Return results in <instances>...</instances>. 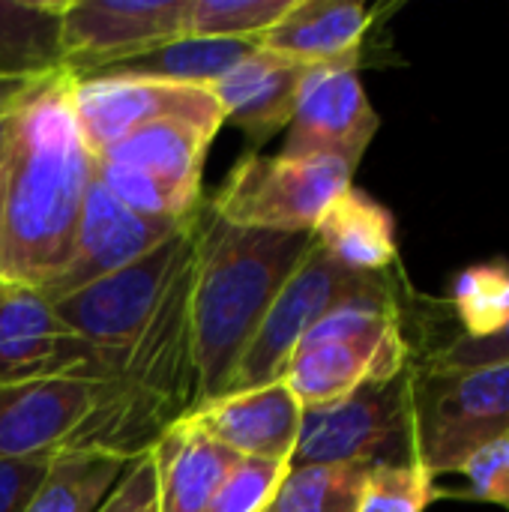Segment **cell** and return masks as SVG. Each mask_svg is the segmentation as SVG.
Listing matches in <instances>:
<instances>
[{
  "mask_svg": "<svg viewBox=\"0 0 509 512\" xmlns=\"http://www.w3.org/2000/svg\"><path fill=\"white\" fill-rule=\"evenodd\" d=\"M198 210L186 225H180L171 237H165L159 246H153L147 255H141L129 267H123V270H117L63 300H54L57 315L93 351L96 378L117 381L120 363H123L126 351L132 348L135 336L141 333L147 318L156 312L171 279L192 258Z\"/></svg>",
  "mask_w": 509,
  "mask_h": 512,
  "instance_id": "8992f818",
  "label": "cell"
},
{
  "mask_svg": "<svg viewBox=\"0 0 509 512\" xmlns=\"http://www.w3.org/2000/svg\"><path fill=\"white\" fill-rule=\"evenodd\" d=\"M402 270L390 273H351L339 267L315 240L294 270V276L285 282L279 297L273 300L267 318L261 321L255 339L249 342L246 354L240 357L228 390H246L261 387L270 381H279L288 357L294 354L297 342L336 306L363 300V297H384L393 294L402 285Z\"/></svg>",
  "mask_w": 509,
  "mask_h": 512,
  "instance_id": "ba28073f",
  "label": "cell"
},
{
  "mask_svg": "<svg viewBox=\"0 0 509 512\" xmlns=\"http://www.w3.org/2000/svg\"><path fill=\"white\" fill-rule=\"evenodd\" d=\"M372 18L369 6L351 0H294L288 15L255 42L306 66L360 60Z\"/></svg>",
  "mask_w": 509,
  "mask_h": 512,
  "instance_id": "d6986e66",
  "label": "cell"
},
{
  "mask_svg": "<svg viewBox=\"0 0 509 512\" xmlns=\"http://www.w3.org/2000/svg\"><path fill=\"white\" fill-rule=\"evenodd\" d=\"M63 0H0V78H45L63 66Z\"/></svg>",
  "mask_w": 509,
  "mask_h": 512,
  "instance_id": "603a6c76",
  "label": "cell"
},
{
  "mask_svg": "<svg viewBox=\"0 0 509 512\" xmlns=\"http://www.w3.org/2000/svg\"><path fill=\"white\" fill-rule=\"evenodd\" d=\"M435 474L417 462L369 468L357 512H426L438 498Z\"/></svg>",
  "mask_w": 509,
  "mask_h": 512,
  "instance_id": "83f0119b",
  "label": "cell"
},
{
  "mask_svg": "<svg viewBox=\"0 0 509 512\" xmlns=\"http://www.w3.org/2000/svg\"><path fill=\"white\" fill-rule=\"evenodd\" d=\"M288 468V462L237 459L204 512H267Z\"/></svg>",
  "mask_w": 509,
  "mask_h": 512,
  "instance_id": "f1b7e54d",
  "label": "cell"
},
{
  "mask_svg": "<svg viewBox=\"0 0 509 512\" xmlns=\"http://www.w3.org/2000/svg\"><path fill=\"white\" fill-rule=\"evenodd\" d=\"M411 441V369L369 381L351 396L303 411L291 465H405Z\"/></svg>",
  "mask_w": 509,
  "mask_h": 512,
  "instance_id": "9c48e42d",
  "label": "cell"
},
{
  "mask_svg": "<svg viewBox=\"0 0 509 512\" xmlns=\"http://www.w3.org/2000/svg\"><path fill=\"white\" fill-rule=\"evenodd\" d=\"M171 423L123 381L36 378L0 384V459L144 456Z\"/></svg>",
  "mask_w": 509,
  "mask_h": 512,
  "instance_id": "3957f363",
  "label": "cell"
},
{
  "mask_svg": "<svg viewBox=\"0 0 509 512\" xmlns=\"http://www.w3.org/2000/svg\"><path fill=\"white\" fill-rule=\"evenodd\" d=\"M12 114L0 117V195H3V168H6V156H9V141H12Z\"/></svg>",
  "mask_w": 509,
  "mask_h": 512,
  "instance_id": "e575fe53",
  "label": "cell"
},
{
  "mask_svg": "<svg viewBox=\"0 0 509 512\" xmlns=\"http://www.w3.org/2000/svg\"><path fill=\"white\" fill-rule=\"evenodd\" d=\"M42 81V78H0V117L12 114L24 96L33 90V84Z\"/></svg>",
  "mask_w": 509,
  "mask_h": 512,
  "instance_id": "836d02e7",
  "label": "cell"
},
{
  "mask_svg": "<svg viewBox=\"0 0 509 512\" xmlns=\"http://www.w3.org/2000/svg\"><path fill=\"white\" fill-rule=\"evenodd\" d=\"M402 282L393 294L363 297L327 312L294 348L279 381L309 408L333 405L369 381H393L414 363L405 336Z\"/></svg>",
  "mask_w": 509,
  "mask_h": 512,
  "instance_id": "277c9868",
  "label": "cell"
},
{
  "mask_svg": "<svg viewBox=\"0 0 509 512\" xmlns=\"http://www.w3.org/2000/svg\"><path fill=\"white\" fill-rule=\"evenodd\" d=\"M309 69L312 66L306 63L255 48L210 90L225 114V123L237 126L258 147L291 123Z\"/></svg>",
  "mask_w": 509,
  "mask_h": 512,
  "instance_id": "e0dca14e",
  "label": "cell"
},
{
  "mask_svg": "<svg viewBox=\"0 0 509 512\" xmlns=\"http://www.w3.org/2000/svg\"><path fill=\"white\" fill-rule=\"evenodd\" d=\"M459 474L468 480L471 498L509 510V435L480 447Z\"/></svg>",
  "mask_w": 509,
  "mask_h": 512,
  "instance_id": "f546056e",
  "label": "cell"
},
{
  "mask_svg": "<svg viewBox=\"0 0 509 512\" xmlns=\"http://www.w3.org/2000/svg\"><path fill=\"white\" fill-rule=\"evenodd\" d=\"M357 66L360 60H345L309 69L288 123L282 156H333L351 168L360 165L381 126V117L366 96Z\"/></svg>",
  "mask_w": 509,
  "mask_h": 512,
  "instance_id": "7c38bea8",
  "label": "cell"
},
{
  "mask_svg": "<svg viewBox=\"0 0 509 512\" xmlns=\"http://www.w3.org/2000/svg\"><path fill=\"white\" fill-rule=\"evenodd\" d=\"M51 468L48 456L0 459V512H24Z\"/></svg>",
  "mask_w": 509,
  "mask_h": 512,
  "instance_id": "d6a6232c",
  "label": "cell"
},
{
  "mask_svg": "<svg viewBox=\"0 0 509 512\" xmlns=\"http://www.w3.org/2000/svg\"><path fill=\"white\" fill-rule=\"evenodd\" d=\"M312 240L351 273H390L399 267L396 219L363 189H345L318 219Z\"/></svg>",
  "mask_w": 509,
  "mask_h": 512,
  "instance_id": "44dd1931",
  "label": "cell"
},
{
  "mask_svg": "<svg viewBox=\"0 0 509 512\" xmlns=\"http://www.w3.org/2000/svg\"><path fill=\"white\" fill-rule=\"evenodd\" d=\"M294 0H192L186 36L258 39L273 30Z\"/></svg>",
  "mask_w": 509,
  "mask_h": 512,
  "instance_id": "4316f807",
  "label": "cell"
},
{
  "mask_svg": "<svg viewBox=\"0 0 509 512\" xmlns=\"http://www.w3.org/2000/svg\"><path fill=\"white\" fill-rule=\"evenodd\" d=\"M192 258L180 267V273L165 288L156 312L135 336L117 372V381H123L141 402L156 408L171 426L183 420L195 405L192 324H189Z\"/></svg>",
  "mask_w": 509,
  "mask_h": 512,
  "instance_id": "8fae6325",
  "label": "cell"
},
{
  "mask_svg": "<svg viewBox=\"0 0 509 512\" xmlns=\"http://www.w3.org/2000/svg\"><path fill=\"white\" fill-rule=\"evenodd\" d=\"M147 456L156 474L159 512H204L240 459L186 417L168 426Z\"/></svg>",
  "mask_w": 509,
  "mask_h": 512,
  "instance_id": "ac0fdd59",
  "label": "cell"
},
{
  "mask_svg": "<svg viewBox=\"0 0 509 512\" xmlns=\"http://www.w3.org/2000/svg\"><path fill=\"white\" fill-rule=\"evenodd\" d=\"M198 429H204L213 441L237 453L240 459H267L288 462L294 456L303 405L282 381H270L261 387L222 393L186 414Z\"/></svg>",
  "mask_w": 509,
  "mask_h": 512,
  "instance_id": "2e32d148",
  "label": "cell"
},
{
  "mask_svg": "<svg viewBox=\"0 0 509 512\" xmlns=\"http://www.w3.org/2000/svg\"><path fill=\"white\" fill-rule=\"evenodd\" d=\"M354 171L357 168L333 156L288 159L282 153H249L237 159L207 204L219 219L237 228L312 234L324 210L351 189Z\"/></svg>",
  "mask_w": 509,
  "mask_h": 512,
  "instance_id": "52a82bcc",
  "label": "cell"
},
{
  "mask_svg": "<svg viewBox=\"0 0 509 512\" xmlns=\"http://www.w3.org/2000/svg\"><path fill=\"white\" fill-rule=\"evenodd\" d=\"M192 0H63V66L87 75L186 36Z\"/></svg>",
  "mask_w": 509,
  "mask_h": 512,
  "instance_id": "30bf717a",
  "label": "cell"
},
{
  "mask_svg": "<svg viewBox=\"0 0 509 512\" xmlns=\"http://www.w3.org/2000/svg\"><path fill=\"white\" fill-rule=\"evenodd\" d=\"M509 435V363L480 369L411 366L414 462L459 474L489 441Z\"/></svg>",
  "mask_w": 509,
  "mask_h": 512,
  "instance_id": "5b68a950",
  "label": "cell"
},
{
  "mask_svg": "<svg viewBox=\"0 0 509 512\" xmlns=\"http://www.w3.org/2000/svg\"><path fill=\"white\" fill-rule=\"evenodd\" d=\"M450 309L462 321L468 339H489L509 327V264L486 261L465 267L453 279Z\"/></svg>",
  "mask_w": 509,
  "mask_h": 512,
  "instance_id": "484cf974",
  "label": "cell"
},
{
  "mask_svg": "<svg viewBox=\"0 0 509 512\" xmlns=\"http://www.w3.org/2000/svg\"><path fill=\"white\" fill-rule=\"evenodd\" d=\"M72 108L81 138L93 156L105 153L129 132L168 117L225 123L210 87L138 78H75Z\"/></svg>",
  "mask_w": 509,
  "mask_h": 512,
  "instance_id": "4fadbf2b",
  "label": "cell"
},
{
  "mask_svg": "<svg viewBox=\"0 0 509 512\" xmlns=\"http://www.w3.org/2000/svg\"><path fill=\"white\" fill-rule=\"evenodd\" d=\"M36 378H96L93 351L42 291L0 282V384Z\"/></svg>",
  "mask_w": 509,
  "mask_h": 512,
  "instance_id": "9a60e30c",
  "label": "cell"
},
{
  "mask_svg": "<svg viewBox=\"0 0 509 512\" xmlns=\"http://www.w3.org/2000/svg\"><path fill=\"white\" fill-rule=\"evenodd\" d=\"M309 246L312 234L237 228L219 219L204 198L198 210L189 291L195 366L192 408L228 390L240 357Z\"/></svg>",
  "mask_w": 509,
  "mask_h": 512,
  "instance_id": "7a4b0ae2",
  "label": "cell"
},
{
  "mask_svg": "<svg viewBox=\"0 0 509 512\" xmlns=\"http://www.w3.org/2000/svg\"><path fill=\"white\" fill-rule=\"evenodd\" d=\"M96 512H159L156 474L147 453L126 465L123 477L117 480V486L108 492V498L99 504Z\"/></svg>",
  "mask_w": 509,
  "mask_h": 512,
  "instance_id": "1f68e13d",
  "label": "cell"
},
{
  "mask_svg": "<svg viewBox=\"0 0 509 512\" xmlns=\"http://www.w3.org/2000/svg\"><path fill=\"white\" fill-rule=\"evenodd\" d=\"M366 465H291L267 512H357Z\"/></svg>",
  "mask_w": 509,
  "mask_h": 512,
  "instance_id": "d4e9b609",
  "label": "cell"
},
{
  "mask_svg": "<svg viewBox=\"0 0 509 512\" xmlns=\"http://www.w3.org/2000/svg\"><path fill=\"white\" fill-rule=\"evenodd\" d=\"M509 363V327L489 339H468L453 336L450 342L432 348L420 363L426 369H480V366H498Z\"/></svg>",
  "mask_w": 509,
  "mask_h": 512,
  "instance_id": "4dcf8cb0",
  "label": "cell"
},
{
  "mask_svg": "<svg viewBox=\"0 0 509 512\" xmlns=\"http://www.w3.org/2000/svg\"><path fill=\"white\" fill-rule=\"evenodd\" d=\"M222 126L225 123H216V120L168 117V120L129 132L126 138H120L117 144H111L105 153L93 159L150 174L192 198H204L201 192L204 156Z\"/></svg>",
  "mask_w": 509,
  "mask_h": 512,
  "instance_id": "ffe728a7",
  "label": "cell"
},
{
  "mask_svg": "<svg viewBox=\"0 0 509 512\" xmlns=\"http://www.w3.org/2000/svg\"><path fill=\"white\" fill-rule=\"evenodd\" d=\"M258 42L252 39H210V36H180L147 54L111 63L105 69L75 75V78H138L162 84H195L213 87L240 60H246Z\"/></svg>",
  "mask_w": 509,
  "mask_h": 512,
  "instance_id": "7402d4cb",
  "label": "cell"
},
{
  "mask_svg": "<svg viewBox=\"0 0 509 512\" xmlns=\"http://www.w3.org/2000/svg\"><path fill=\"white\" fill-rule=\"evenodd\" d=\"M186 222L150 219V216L129 210L93 174L87 195H84L72 255H69L66 267L60 270V276L42 294L54 303V300H63V297L117 273V270L129 267L132 261H138L141 255H147L153 246H159L165 237H171Z\"/></svg>",
  "mask_w": 509,
  "mask_h": 512,
  "instance_id": "5bb4252c",
  "label": "cell"
},
{
  "mask_svg": "<svg viewBox=\"0 0 509 512\" xmlns=\"http://www.w3.org/2000/svg\"><path fill=\"white\" fill-rule=\"evenodd\" d=\"M126 465V459L108 453H63L51 459L24 512H96Z\"/></svg>",
  "mask_w": 509,
  "mask_h": 512,
  "instance_id": "cb8c5ba5",
  "label": "cell"
},
{
  "mask_svg": "<svg viewBox=\"0 0 509 512\" xmlns=\"http://www.w3.org/2000/svg\"><path fill=\"white\" fill-rule=\"evenodd\" d=\"M75 75L51 72L33 84L12 114V141L0 195V282L45 291L66 267L93 153L75 108Z\"/></svg>",
  "mask_w": 509,
  "mask_h": 512,
  "instance_id": "6da1fadb",
  "label": "cell"
}]
</instances>
